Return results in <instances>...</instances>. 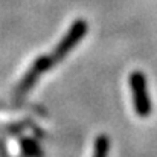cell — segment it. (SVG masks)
Listing matches in <instances>:
<instances>
[{
	"label": "cell",
	"mask_w": 157,
	"mask_h": 157,
	"mask_svg": "<svg viewBox=\"0 0 157 157\" xmlns=\"http://www.w3.org/2000/svg\"><path fill=\"white\" fill-rule=\"evenodd\" d=\"M108 153H110V139L107 134H99L95 139L92 157H108Z\"/></svg>",
	"instance_id": "obj_5"
},
{
	"label": "cell",
	"mask_w": 157,
	"mask_h": 157,
	"mask_svg": "<svg viewBox=\"0 0 157 157\" xmlns=\"http://www.w3.org/2000/svg\"><path fill=\"white\" fill-rule=\"evenodd\" d=\"M20 148H21L23 154L26 157H41L43 156L40 145H38L37 140H34V139L23 137V139L20 140Z\"/></svg>",
	"instance_id": "obj_4"
},
{
	"label": "cell",
	"mask_w": 157,
	"mask_h": 157,
	"mask_svg": "<svg viewBox=\"0 0 157 157\" xmlns=\"http://www.w3.org/2000/svg\"><path fill=\"white\" fill-rule=\"evenodd\" d=\"M128 86L133 95V107L139 117H148L151 114L153 105L148 92L147 76L140 70H134L128 75Z\"/></svg>",
	"instance_id": "obj_2"
},
{
	"label": "cell",
	"mask_w": 157,
	"mask_h": 157,
	"mask_svg": "<svg viewBox=\"0 0 157 157\" xmlns=\"http://www.w3.org/2000/svg\"><path fill=\"white\" fill-rule=\"evenodd\" d=\"M87 32H89V23L84 18L75 20L70 25V28L67 29V32L63 35V38L59 40V43L55 46L52 53L49 55L53 64L63 61L69 53L79 44V41L87 35Z\"/></svg>",
	"instance_id": "obj_1"
},
{
	"label": "cell",
	"mask_w": 157,
	"mask_h": 157,
	"mask_svg": "<svg viewBox=\"0 0 157 157\" xmlns=\"http://www.w3.org/2000/svg\"><path fill=\"white\" fill-rule=\"evenodd\" d=\"M55 64L52 63V59H51V56L49 55H41V56H38L32 64H31V67L26 70V73H25V76L21 78V81L18 82V86H17V96H25L35 84H37V81H38V78L44 73V72H48L51 67H53Z\"/></svg>",
	"instance_id": "obj_3"
}]
</instances>
